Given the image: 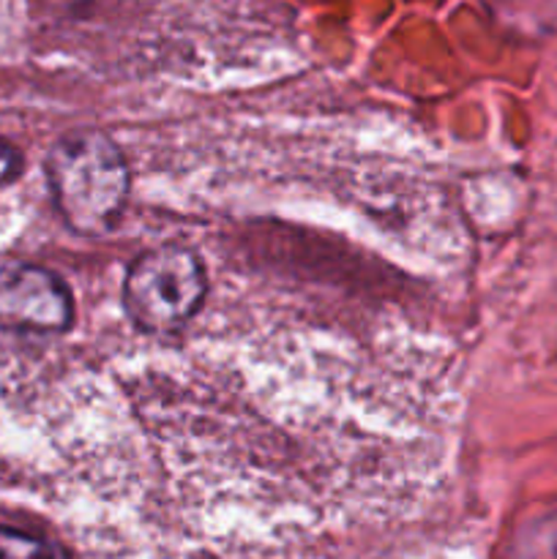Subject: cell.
I'll use <instances>...</instances> for the list:
<instances>
[{
	"label": "cell",
	"instance_id": "7a4b0ae2",
	"mask_svg": "<svg viewBox=\"0 0 557 559\" xmlns=\"http://www.w3.org/2000/svg\"><path fill=\"white\" fill-rule=\"evenodd\" d=\"M205 295V265L197 251L178 243L142 251L123 278V309L145 333L183 328L202 309Z\"/></svg>",
	"mask_w": 557,
	"mask_h": 559
},
{
	"label": "cell",
	"instance_id": "5b68a950",
	"mask_svg": "<svg viewBox=\"0 0 557 559\" xmlns=\"http://www.w3.org/2000/svg\"><path fill=\"white\" fill-rule=\"evenodd\" d=\"M22 169V156L14 145L9 142H0V186L14 180Z\"/></svg>",
	"mask_w": 557,
	"mask_h": 559
},
{
	"label": "cell",
	"instance_id": "6da1fadb",
	"mask_svg": "<svg viewBox=\"0 0 557 559\" xmlns=\"http://www.w3.org/2000/svg\"><path fill=\"white\" fill-rule=\"evenodd\" d=\"M47 180L60 218L85 238L118 227L129 200V164L104 131L80 129L52 145Z\"/></svg>",
	"mask_w": 557,
	"mask_h": 559
},
{
	"label": "cell",
	"instance_id": "3957f363",
	"mask_svg": "<svg viewBox=\"0 0 557 559\" xmlns=\"http://www.w3.org/2000/svg\"><path fill=\"white\" fill-rule=\"evenodd\" d=\"M74 320V298L52 271L27 262L0 265V328L60 333Z\"/></svg>",
	"mask_w": 557,
	"mask_h": 559
},
{
	"label": "cell",
	"instance_id": "277c9868",
	"mask_svg": "<svg viewBox=\"0 0 557 559\" xmlns=\"http://www.w3.org/2000/svg\"><path fill=\"white\" fill-rule=\"evenodd\" d=\"M0 559H66L63 551L38 535L0 527Z\"/></svg>",
	"mask_w": 557,
	"mask_h": 559
}]
</instances>
